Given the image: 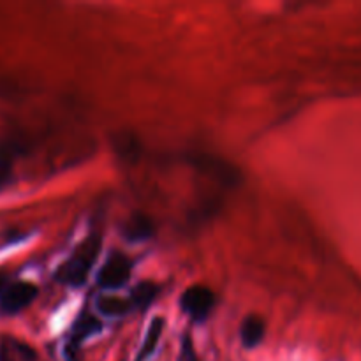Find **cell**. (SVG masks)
I'll list each match as a JSON object with an SVG mask.
<instances>
[{
	"instance_id": "1",
	"label": "cell",
	"mask_w": 361,
	"mask_h": 361,
	"mask_svg": "<svg viewBox=\"0 0 361 361\" xmlns=\"http://www.w3.org/2000/svg\"><path fill=\"white\" fill-rule=\"evenodd\" d=\"M102 238L97 231H92L76 249L71 257L63 261L55 271V281L69 288H81L90 277V271L101 254Z\"/></svg>"
},
{
	"instance_id": "2",
	"label": "cell",
	"mask_w": 361,
	"mask_h": 361,
	"mask_svg": "<svg viewBox=\"0 0 361 361\" xmlns=\"http://www.w3.org/2000/svg\"><path fill=\"white\" fill-rule=\"evenodd\" d=\"M133 275V261L122 252L109 254L97 274V284L102 289H120Z\"/></svg>"
},
{
	"instance_id": "3",
	"label": "cell",
	"mask_w": 361,
	"mask_h": 361,
	"mask_svg": "<svg viewBox=\"0 0 361 361\" xmlns=\"http://www.w3.org/2000/svg\"><path fill=\"white\" fill-rule=\"evenodd\" d=\"M180 307L194 323H204L215 307V295L204 286H192L183 291Z\"/></svg>"
},
{
	"instance_id": "4",
	"label": "cell",
	"mask_w": 361,
	"mask_h": 361,
	"mask_svg": "<svg viewBox=\"0 0 361 361\" xmlns=\"http://www.w3.org/2000/svg\"><path fill=\"white\" fill-rule=\"evenodd\" d=\"M37 296V288L30 282H14L0 295V309L6 314H16L27 309Z\"/></svg>"
},
{
	"instance_id": "5",
	"label": "cell",
	"mask_w": 361,
	"mask_h": 361,
	"mask_svg": "<svg viewBox=\"0 0 361 361\" xmlns=\"http://www.w3.org/2000/svg\"><path fill=\"white\" fill-rule=\"evenodd\" d=\"M264 330H267V326H264V321L259 316H256V314L247 316L242 321V326H240V338H242L243 348H257L263 342Z\"/></svg>"
},
{
	"instance_id": "6",
	"label": "cell",
	"mask_w": 361,
	"mask_h": 361,
	"mask_svg": "<svg viewBox=\"0 0 361 361\" xmlns=\"http://www.w3.org/2000/svg\"><path fill=\"white\" fill-rule=\"evenodd\" d=\"M123 235L129 242H145L154 235V222L145 214H134L123 226Z\"/></svg>"
},
{
	"instance_id": "7",
	"label": "cell",
	"mask_w": 361,
	"mask_h": 361,
	"mask_svg": "<svg viewBox=\"0 0 361 361\" xmlns=\"http://www.w3.org/2000/svg\"><path fill=\"white\" fill-rule=\"evenodd\" d=\"M162 331H164V319H162V317L152 319L150 326H148L147 330V335H145L143 344H141L140 351H137L136 361H147L152 355H154L155 349H157L159 345V341H161L162 337Z\"/></svg>"
},
{
	"instance_id": "8",
	"label": "cell",
	"mask_w": 361,
	"mask_h": 361,
	"mask_svg": "<svg viewBox=\"0 0 361 361\" xmlns=\"http://www.w3.org/2000/svg\"><path fill=\"white\" fill-rule=\"evenodd\" d=\"M157 295H159L157 284H154V282L150 281L140 282V284H137L129 295V302L130 305H133V310L134 309L145 310L155 298H157Z\"/></svg>"
},
{
	"instance_id": "9",
	"label": "cell",
	"mask_w": 361,
	"mask_h": 361,
	"mask_svg": "<svg viewBox=\"0 0 361 361\" xmlns=\"http://www.w3.org/2000/svg\"><path fill=\"white\" fill-rule=\"evenodd\" d=\"M97 310L102 316L122 317L133 310V305L129 298H122V296H101L97 300Z\"/></svg>"
},
{
	"instance_id": "10",
	"label": "cell",
	"mask_w": 361,
	"mask_h": 361,
	"mask_svg": "<svg viewBox=\"0 0 361 361\" xmlns=\"http://www.w3.org/2000/svg\"><path fill=\"white\" fill-rule=\"evenodd\" d=\"M178 361H200L197 360L196 349H194L192 341H190L189 335H185L182 341V345H180V358Z\"/></svg>"
},
{
	"instance_id": "11",
	"label": "cell",
	"mask_w": 361,
	"mask_h": 361,
	"mask_svg": "<svg viewBox=\"0 0 361 361\" xmlns=\"http://www.w3.org/2000/svg\"><path fill=\"white\" fill-rule=\"evenodd\" d=\"M16 349H18V353H20L21 358H23L25 361H35V360H37V356H35V353L32 351V349L28 348V345H25V344H16Z\"/></svg>"
},
{
	"instance_id": "12",
	"label": "cell",
	"mask_w": 361,
	"mask_h": 361,
	"mask_svg": "<svg viewBox=\"0 0 361 361\" xmlns=\"http://www.w3.org/2000/svg\"><path fill=\"white\" fill-rule=\"evenodd\" d=\"M9 164L6 161H0V189L6 185V182L9 180Z\"/></svg>"
},
{
	"instance_id": "13",
	"label": "cell",
	"mask_w": 361,
	"mask_h": 361,
	"mask_svg": "<svg viewBox=\"0 0 361 361\" xmlns=\"http://www.w3.org/2000/svg\"><path fill=\"white\" fill-rule=\"evenodd\" d=\"M6 282H7L6 275H4L2 271H0V295H2V293H4V289L7 288V286H6Z\"/></svg>"
}]
</instances>
